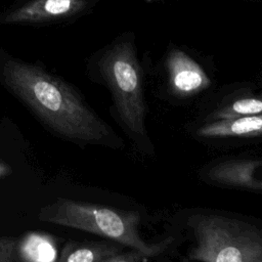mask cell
Here are the masks:
<instances>
[{"label": "cell", "mask_w": 262, "mask_h": 262, "mask_svg": "<svg viewBox=\"0 0 262 262\" xmlns=\"http://www.w3.org/2000/svg\"><path fill=\"white\" fill-rule=\"evenodd\" d=\"M88 0H18L0 13L1 25L45 24L70 17L87 5Z\"/></svg>", "instance_id": "5b68a950"}, {"label": "cell", "mask_w": 262, "mask_h": 262, "mask_svg": "<svg viewBox=\"0 0 262 262\" xmlns=\"http://www.w3.org/2000/svg\"><path fill=\"white\" fill-rule=\"evenodd\" d=\"M196 244L189 260L204 262H262V234L251 223L218 214L189 217Z\"/></svg>", "instance_id": "277c9868"}, {"label": "cell", "mask_w": 262, "mask_h": 262, "mask_svg": "<svg viewBox=\"0 0 262 262\" xmlns=\"http://www.w3.org/2000/svg\"><path fill=\"white\" fill-rule=\"evenodd\" d=\"M23 253L29 260H52L54 256V250L50 243L38 235L27 241Z\"/></svg>", "instance_id": "8fae6325"}, {"label": "cell", "mask_w": 262, "mask_h": 262, "mask_svg": "<svg viewBox=\"0 0 262 262\" xmlns=\"http://www.w3.org/2000/svg\"><path fill=\"white\" fill-rule=\"evenodd\" d=\"M149 258L144 255L143 253L131 249L129 252H120L116 256L112 257L108 262H140V261H147Z\"/></svg>", "instance_id": "4fadbf2b"}, {"label": "cell", "mask_w": 262, "mask_h": 262, "mask_svg": "<svg viewBox=\"0 0 262 262\" xmlns=\"http://www.w3.org/2000/svg\"><path fill=\"white\" fill-rule=\"evenodd\" d=\"M17 239L1 236L0 237V262H11L18 260Z\"/></svg>", "instance_id": "7c38bea8"}, {"label": "cell", "mask_w": 262, "mask_h": 262, "mask_svg": "<svg viewBox=\"0 0 262 262\" xmlns=\"http://www.w3.org/2000/svg\"><path fill=\"white\" fill-rule=\"evenodd\" d=\"M99 81L111 92L115 116L129 138L144 154L154 155L145 127L146 104L142 71L131 41H120L102 52L97 61Z\"/></svg>", "instance_id": "7a4b0ae2"}, {"label": "cell", "mask_w": 262, "mask_h": 262, "mask_svg": "<svg viewBox=\"0 0 262 262\" xmlns=\"http://www.w3.org/2000/svg\"><path fill=\"white\" fill-rule=\"evenodd\" d=\"M262 112V102L259 97L247 96L233 100L222 107L217 108L211 116L213 120L228 119L244 116L260 115Z\"/></svg>", "instance_id": "30bf717a"}, {"label": "cell", "mask_w": 262, "mask_h": 262, "mask_svg": "<svg viewBox=\"0 0 262 262\" xmlns=\"http://www.w3.org/2000/svg\"><path fill=\"white\" fill-rule=\"evenodd\" d=\"M38 218L43 222L106 237L135 249L148 258L159 255L168 244L167 242L149 244L142 238L138 229L140 214L137 211L120 210L99 204L59 198L41 208Z\"/></svg>", "instance_id": "3957f363"}, {"label": "cell", "mask_w": 262, "mask_h": 262, "mask_svg": "<svg viewBox=\"0 0 262 262\" xmlns=\"http://www.w3.org/2000/svg\"><path fill=\"white\" fill-rule=\"evenodd\" d=\"M261 114L228 119H217L207 122L196 129V134L204 138L259 137L261 136Z\"/></svg>", "instance_id": "ba28073f"}, {"label": "cell", "mask_w": 262, "mask_h": 262, "mask_svg": "<svg viewBox=\"0 0 262 262\" xmlns=\"http://www.w3.org/2000/svg\"><path fill=\"white\" fill-rule=\"evenodd\" d=\"M169 86L181 97L195 95L207 89L211 80L203 68L180 49H173L167 56Z\"/></svg>", "instance_id": "8992f818"}, {"label": "cell", "mask_w": 262, "mask_h": 262, "mask_svg": "<svg viewBox=\"0 0 262 262\" xmlns=\"http://www.w3.org/2000/svg\"><path fill=\"white\" fill-rule=\"evenodd\" d=\"M0 75L5 86L58 137L82 147H124L121 137L60 77L38 64L11 57L2 62Z\"/></svg>", "instance_id": "6da1fadb"}, {"label": "cell", "mask_w": 262, "mask_h": 262, "mask_svg": "<svg viewBox=\"0 0 262 262\" xmlns=\"http://www.w3.org/2000/svg\"><path fill=\"white\" fill-rule=\"evenodd\" d=\"M125 246L117 242H70L62 248L60 262H108L124 251Z\"/></svg>", "instance_id": "9c48e42d"}, {"label": "cell", "mask_w": 262, "mask_h": 262, "mask_svg": "<svg viewBox=\"0 0 262 262\" xmlns=\"http://www.w3.org/2000/svg\"><path fill=\"white\" fill-rule=\"evenodd\" d=\"M260 160L234 159L215 164L206 172V179L215 184L260 191Z\"/></svg>", "instance_id": "52a82bcc"}]
</instances>
